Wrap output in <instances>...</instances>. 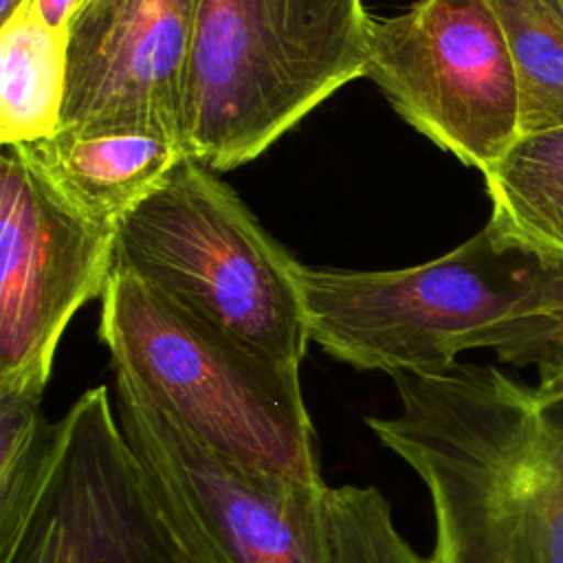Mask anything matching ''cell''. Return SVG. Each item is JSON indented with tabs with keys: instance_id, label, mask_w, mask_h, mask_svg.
<instances>
[{
	"instance_id": "cell-1",
	"label": "cell",
	"mask_w": 563,
	"mask_h": 563,
	"mask_svg": "<svg viewBox=\"0 0 563 563\" xmlns=\"http://www.w3.org/2000/svg\"><path fill=\"white\" fill-rule=\"evenodd\" d=\"M378 442L424 482L435 563H563V420L495 365L391 374Z\"/></svg>"
},
{
	"instance_id": "cell-2",
	"label": "cell",
	"mask_w": 563,
	"mask_h": 563,
	"mask_svg": "<svg viewBox=\"0 0 563 563\" xmlns=\"http://www.w3.org/2000/svg\"><path fill=\"white\" fill-rule=\"evenodd\" d=\"M99 339L114 385L167 413L216 453L323 482L299 367L282 363L112 268Z\"/></svg>"
},
{
	"instance_id": "cell-3",
	"label": "cell",
	"mask_w": 563,
	"mask_h": 563,
	"mask_svg": "<svg viewBox=\"0 0 563 563\" xmlns=\"http://www.w3.org/2000/svg\"><path fill=\"white\" fill-rule=\"evenodd\" d=\"M361 0H198L180 139L211 172L235 169L352 79L365 77Z\"/></svg>"
},
{
	"instance_id": "cell-4",
	"label": "cell",
	"mask_w": 563,
	"mask_h": 563,
	"mask_svg": "<svg viewBox=\"0 0 563 563\" xmlns=\"http://www.w3.org/2000/svg\"><path fill=\"white\" fill-rule=\"evenodd\" d=\"M114 268L260 352L301 365L310 343L301 264L191 156L117 222Z\"/></svg>"
},
{
	"instance_id": "cell-5",
	"label": "cell",
	"mask_w": 563,
	"mask_h": 563,
	"mask_svg": "<svg viewBox=\"0 0 563 563\" xmlns=\"http://www.w3.org/2000/svg\"><path fill=\"white\" fill-rule=\"evenodd\" d=\"M501 244L490 227L453 251L407 268L341 271L301 264L310 341L356 369L435 372L460 352L488 347L523 319L545 273Z\"/></svg>"
},
{
	"instance_id": "cell-6",
	"label": "cell",
	"mask_w": 563,
	"mask_h": 563,
	"mask_svg": "<svg viewBox=\"0 0 563 563\" xmlns=\"http://www.w3.org/2000/svg\"><path fill=\"white\" fill-rule=\"evenodd\" d=\"M119 427L196 563H330L328 486L260 471L117 389Z\"/></svg>"
},
{
	"instance_id": "cell-7",
	"label": "cell",
	"mask_w": 563,
	"mask_h": 563,
	"mask_svg": "<svg viewBox=\"0 0 563 563\" xmlns=\"http://www.w3.org/2000/svg\"><path fill=\"white\" fill-rule=\"evenodd\" d=\"M365 77L411 128L482 174L521 136L517 68L486 0L369 15Z\"/></svg>"
},
{
	"instance_id": "cell-8",
	"label": "cell",
	"mask_w": 563,
	"mask_h": 563,
	"mask_svg": "<svg viewBox=\"0 0 563 563\" xmlns=\"http://www.w3.org/2000/svg\"><path fill=\"white\" fill-rule=\"evenodd\" d=\"M0 563H196L152 495L106 385L59 418L44 488Z\"/></svg>"
},
{
	"instance_id": "cell-9",
	"label": "cell",
	"mask_w": 563,
	"mask_h": 563,
	"mask_svg": "<svg viewBox=\"0 0 563 563\" xmlns=\"http://www.w3.org/2000/svg\"><path fill=\"white\" fill-rule=\"evenodd\" d=\"M114 229L70 211L2 145L0 389L46 387L66 325L110 282Z\"/></svg>"
},
{
	"instance_id": "cell-10",
	"label": "cell",
	"mask_w": 563,
	"mask_h": 563,
	"mask_svg": "<svg viewBox=\"0 0 563 563\" xmlns=\"http://www.w3.org/2000/svg\"><path fill=\"white\" fill-rule=\"evenodd\" d=\"M196 15L198 0H84L66 29L59 128L180 139Z\"/></svg>"
},
{
	"instance_id": "cell-11",
	"label": "cell",
	"mask_w": 563,
	"mask_h": 563,
	"mask_svg": "<svg viewBox=\"0 0 563 563\" xmlns=\"http://www.w3.org/2000/svg\"><path fill=\"white\" fill-rule=\"evenodd\" d=\"M13 147L70 211L106 227H117L189 156L180 139L150 130L59 128Z\"/></svg>"
},
{
	"instance_id": "cell-12",
	"label": "cell",
	"mask_w": 563,
	"mask_h": 563,
	"mask_svg": "<svg viewBox=\"0 0 563 563\" xmlns=\"http://www.w3.org/2000/svg\"><path fill=\"white\" fill-rule=\"evenodd\" d=\"M484 180L495 238L563 271V125L523 132Z\"/></svg>"
},
{
	"instance_id": "cell-13",
	"label": "cell",
	"mask_w": 563,
	"mask_h": 563,
	"mask_svg": "<svg viewBox=\"0 0 563 563\" xmlns=\"http://www.w3.org/2000/svg\"><path fill=\"white\" fill-rule=\"evenodd\" d=\"M66 97V31L51 26L35 0L0 22V143L46 139Z\"/></svg>"
},
{
	"instance_id": "cell-14",
	"label": "cell",
	"mask_w": 563,
	"mask_h": 563,
	"mask_svg": "<svg viewBox=\"0 0 563 563\" xmlns=\"http://www.w3.org/2000/svg\"><path fill=\"white\" fill-rule=\"evenodd\" d=\"M42 394V387L0 389V561L33 512L59 440V420H46Z\"/></svg>"
},
{
	"instance_id": "cell-15",
	"label": "cell",
	"mask_w": 563,
	"mask_h": 563,
	"mask_svg": "<svg viewBox=\"0 0 563 563\" xmlns=\"http://www.w3.org/2000/svg\"><path fill=\"white\" fill-rule=\"evenodd\" d=\"M521 88V134L563 125V0H486Z\"/></svg>"
},
{
	"instance_id": "cell-16",
	"label": "cell",
	"mask_w": 563,
	"mask_h": 563,
	"mask_svg": "<svg viewBox=\"0 0 563 563\" xmlns=\"http://www.w3.org/2000/svg\"><path fill=\"white\" fill-rule=\"evenodd\" d=\"M328 526L330 563H435L400 537L387 499L374 486L330 488Z\"/></svg>"
},
{
	"instance_id": "cell-17",
	"label": "cell",
	"mask_w": 563,
	"mask_h": 563,
	"mask_svg": "<svg viewBox=\"0 0 563 563\" xmlns=\"http://www.w3.org/2000/svg\"><path fill=\"white\" fill-rule=\"evenodd\" d=\"M497 358L537 369V394L550 409L563 407V310L534 314L501 325L490 343Z\"/></svg>"
},
{
	"instance_id": "cell-18",
	"label": "cell",
	"mask_w": 563,
	"mask_h": 563,
	"mask_svg": "<svg viewBox=\"0 0 563 563\" xmlns=\"http://www.w3.org/2000/svg\"><path fill=\"white\" fill-rule=\"evenodd\" d=\"M554 310H563V271L548 268L530 299V308H528L526 317L545 314V312H554Z\"/></svg>"
},
{
	"instance_id": "cell-19",
	"label": "cell",
	"mask_w": 563,
	"mask_h": 563,
	"mask_svg": "<svg viewBox=\"0 0 563 563\" xmlns=\"http://www.w3.org/2000/svg\"><path fill=\"white\" fill-rule=\"evenodd\" d=\"M35 4L51 26L66 31L70 18L84 4V0H35Z\"/></svg>"
},
{
	"instance_id": "cell-20",
	"label": "cell",
	"mask_w": 563,
	"mask_h": 563,
	"mask_svg": "<svg viewBox=\"0 0 563 563\" xmlns=\"http://www.w3.org/2000/svg\"><path fill=\"white\" fill-rule=\"evenodd\" d=\"M24 0H0V22H4L7 18H11Z\"/></svg>"
}]
</instances>
